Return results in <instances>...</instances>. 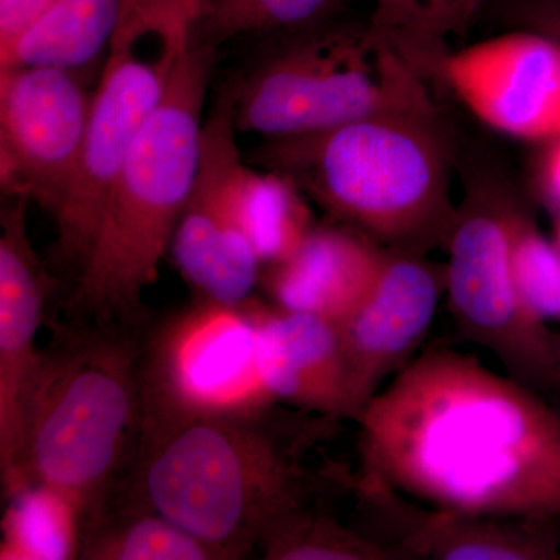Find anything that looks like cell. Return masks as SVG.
<instances>
[{
	"label": "cell",
	"instance_id": "6da1fadb",
	"mask_svg": "<svg viewBox=\"0 0 560 560\" xmlns=\"http://www.w3.org/2000/svg\"><path fill=\"white\" fill-rule=\"evenodd\" d=\"M363 495L488 517H560V415L470 353L423 350L353 419Z\"/></svg>",
	"mask_w": 560,
	"mask_h": 560
},
{
	"label": "cell",
	"instance_id": "7a4b0ae2",
	"mask_svg": "<svg viewBox=\"0 0 560 560\" xmlns=\"http://www.w3.org/2000/svg\"><path fill=\"white\" fill-rule=\"evenodd\" d=\"M308 430L282 419L278 405L142 412L135 455L108 503L147 508L232 560L246 558L272 523L308 501L311 475L298 444Z\"/></svg>",
	"mask_w": 560,
	"mask_h": 560
},
{
	"label": "cell",
	"instance_id": "3957f363",
	"mask_svg": "<svg viewBox=\"0 0 560 560\" xmlns=\"http://www.w3.org/2000/svg\"><path fill=\"white\" fill-rule=\"evenodd\" d=\"M147 324L51 320L3 497L49 486L79 508L84 525L105 508L138 445Z\"/></svg>",
	"mask_w": 560,
	"mask_h": 560
},
{
	"label": "cell",
	"instance_id": "277c9868",
	"mask_svg": "<svg viewBox=\"0 0 560 560\" xmlns=\"http://www.w3.org/2000/svg\"><path fill=\"white\" fill-rule=\"evenodd\" d=\"M250 165L279 173L320 209L397 253L447 245L452 147L440 114L368 117L331 130L265 139Z\"/></svg>",
	"mask_w": 560,
	"mask_h": 560
},
{
	"label": "cell",
	"instance_id": "5b68a950",
	"mask_svg": "<svg viewBox=\"0 0 560 560\" xmlns=\"http://www.w3.org/2000/svg\"><path fill=\"white\" fill-rule=\"evenodd\" d=\"M215 58L217 47L198 40L180 55L113 184L88 259L60 302L62 318L149 323L142 294L156 282L194 187Z\"/></svg>",
	"mask_w": 560,
	"mask_h": 560
},
{
	"label": "cell",
	"instance_id": "8992f818",
	"mask_svg": "<svg viewBox=\"0 0 560 560\" xmlns=\"http://www.w3.org/2000/svg\"><path fill=\"white\" fill-rule=\"evenodd\" d=\"M224 91L238 132L265 139L368 117L438 113L427 77L371 27L305 28L260 55Z\"/></svg>",
	"mask_w": 560,
	"mask_h": 560
},
{
	"label": "cell",
	"instance_id": "52a82bcc",
	"mask_svg": "<svg viewBox=\"0 0 560 560\" xmlns=\"http://www.w3.org/2000/svg\"><path fill=\"white\" fill-rule=\"evenodd\" d=\"M517 205L500 187L467 189L445 245V293L464 340L488 349L515 381L547 389L560 363V335L530 318L515 290L511 221Z\"/></svg>",
	"mask_w": 560,
	"mask_h": 560
},
{
	"label": "cell",
	"instance_id": "ba28073f",
	"mask_svg": "<svg viewBox=\"0 0 560 560\" xmlns=\"http://www.w3.org/2000/svg\"><path fill=\"white\" fill-rule=\"evenodd\" d=\"M248 302L234 307L194 298L160 323L147 324L142 412H243L279 405L261 381Z\"/></svg>",
	"mask_w": 560,
	"mask_h": 560
},
{
	"label": "cell",
	"instance_id": "9c48e42d",
	"mask_svg": "<svg viewBox=\"0 0 560 560\" xmlns=\"http://www.w3.org/2000/svg\"><path fill=\"white\" fill-rule=\"evenodd\" d=\"M179 57L160 50L142 60L136 47H110L94 91L79 164L60 210L51 260L75 280L90 254L103 209L136 136L156 108Z\"/></svg>",
	"mask_w": 560,
	"mask_h": 560
},
{
	"label": "cell",
	"instance_id": "30bf717a",
	"mask_svg": "<svg viewBox=\"0 0 560 560\" xmlns=\"http://www.w3.org/2000/svg\"><path fill=\"white\" fill-rule=\"evenodd\" d=\"M79 75L54 68L0 70V187L54 219L68 194L90 124Z\"/></svg>",
	"mask_w": 560,
	"mask_h": 560
},
{
	"label": "cell",
	"instance_id": "8fae6325",
	"mask_svg": "<svg viewBox=\"0 0 560 560\" xmlns=\"http://www.w3.org/2000/svg\"><path fill=\"white\" fill-rule=\"evenodd\" d=\"M438 77L486 125L512 138H560V43L536 31L504 33L445 55Z\"/></svg>",
	"mask_w": 560,
	"mask_h": 560
},
{
	"label": "cell",
	"instance_id": "7c38bea8",
	"mask_svg": "<svg viewBox=\"0 0 560 560\" xmlns=\"http://www.w3.org/2000/svg\"><path fill=\"white\" fill-rule=\"evenodd\" d=\"M445 291V268L419 254L389 250L363 304L338 324L353 419L418 352Z\"/></svg>",
	"mask_w": 560,
	"mask_h": 560
},
{
	"label": "cell",
	"instance_id": "4fadbf2b",
	"mask_svg": "<svg viewBox=\"0 0 560 560\" xmlns=\"http://www.w3.org/2000/svg\"><path fill=\"white\" fill-rule=\"evenodd\" d=\"M0 212V474L9 485L20 456L22 422L43 350L39 327L58 280L33 249L28 201L7 198Z\"/></svg>",
	"mask_w": 560,
	"mask_h": 560
},
{
	"label": "cell",
	"instance_id": "5bb4252c",
	"mask_svg": "<svg viewBox=\"0 0 560 560\" xmlns=\"http://www.w3.org/2000/svg\"><path fill=\"white\" fill-rule=\"evenodd\" d=\"M265 388L278 404L327 419H353L348 366L338 324L248 302Z\"/></svg>",
	"mask_w": 560,
	"mask_h": 560
},
{
	"label": "cell",
	"instance_id": "9a60e30c",
	"mask_svg": "<svg viewBox=\"0 0 560 560\" xmlns=\"http://www.w3.org/2000/svg\"><path fill=\"white\" fill-rule=\"evenodd\" d=\"M389 249L348 224H315L300 248L261 268L268 302L341 324L377 283Z\"/></svg>",
	"mask_w": 560,
	"mask_h": 560
},
{
	"label": "cell",
	"instance_id": "2e32d148",
	"mask_svg": "<svg viewBox=\"0 0 560 560\" xmlns=\"http://www.w3.org/2000/svg\"><path fill=\"white\" fill-rule=\"evenodd\" d=\"M399 523L394 547L405 559L552 560L559 541L551 521L488 517L429 510L393 495L364 497Z\"/></svg>",
	"mask_w": 560,
	"mask_h": 560
},
{
	"label": "cell",
	"instance_id": "e0dca14e",
	"mask_svg": "<svg viewBox=\"0 0 560 560\" xmlns=\"http://www.w3.org/2000/svg\"><path fill=\"white\" fill-rule=\"evenodd\" d=\"M171 249L198 300L237 307L253 300L260 285L261 264L253 245L195 180Z\"/></svg>",
	"mask_w": 560,
	"mask_h": 560
},
{
	"label": "cell",
	"instance_id": "ac0fdd59",
	"mask_svg": "<svg viewBox=\"0 0 560 560\" xmlns=\"http://www.w3.org/2000/svg\"><path fill=\"white\" fill-rule=\"evenodd\" d=\"M121 0H50L5 51L0 70L54 68L79 75L109 55Z\"/></svg>",
	"mask_w": 560,
	"mask_h": 560
},
{
	"label": "cell",
	"instance_id": "d6986e66",
	"mask_svg": "<svg viewBox=\"0 0 560 560\" xmlns=\"http://www.w3.org/2000/svg\"><path fill=\"white\" fill-rule=\"evenodd\" d=\"M84 560H232L171 518L130 504L108 503L86 522Z\"/></svg>",
	"mask_w": 560,
	"mask_h": 560
},
{
	"label": "cell",
	"instance_id": "ffe728a7",
	"mask_svg": "<svg viewBox=\"0 0 560 560\" xmlns=\"http://www.w3.org/2000/svg\"><path fill=\"white\" fill-rule=\"evenodd\" d=\"M3 560L80 559L83 515L79 508L49 486H22L3 497Z\"/></svg>",
	"mask_w": 560,
	"mask_h": 560
},
{
	"label": "cell",
	"instance_id": "44dd1931",
	"mask_svg": "<svg viewBox=\"0 0 560 560\" xmlns=\"http://www.w3.org/2000/svg\"><path fill=\"white\" fill-rule=\"evenodd\" d=\"M257 550L267 560H401L399 548L348 528L304 503L272 523Z\"/></svg>",
	"mask_w": 560,
	"mask_h": 560
},
{
	"label": "cell",
	"instance_id": "7402d4cb",
	"mask_svg": "<svg viewBox=\"0 0 560 560\" xmlns=\"http://www.w3.org/2000/svg\"><path fill=\"white\" fill-rule=\"evenodd\" d=\"M370 27L388 38L429 79L436 75L445 43L459 35L482 0H372Z\"/></svg>",
	"mask_w": 560,
	"mask_h": 560
},
{
	"label": "cell",
	"instance_id": "603a6c76",
	"mask_svg": "<svg viewBox=\"0 0 560 560\" xmlns=\"http://www.w3.org/2000/svg\"><path fill=\"white\" fill-rule=\"evenodd\" d=\"M511 268L523 308L537 323H560V253L521 205L511 221Z\"/></svg>",
	"mask_w": 560,
	"mask_h": 560
},
{
	"label": "cell",
	"instance_id": "cb8c5ba5",
	"mask_svg": "<svg viewBox=\"0 0 560 560\" xmlns=\"http://www.w3.org/2000/svg\"><path fill=\"white\" fill-rule=\"evenodd\" d=\"M215 0H121L119 27L110 47H138L156 38L160 50L179 57L194 44Z\"/></svg>",
	"mask_w": 560,
	"mask_h": 560
},
{
	"label": "cell",
	"instance_id": "d4e9b609",
	"mask_svg": "<svg viewBox=\"0 0 560 560\" xmlns=\"http://www.w3.org/2000/svg\"><path fill=\"white\" fill-rule=\"evenodd\" d=\"M342 2L346 0H249L230 16L202 25L195 39L219 49L224 40L238 36L305 31Z\"/></svg>",
	"mask_w": 560,
	"mask_h": 560
},
{
	"label": "cell",
	"instance_id": "484cf974",
	"mask_svg": "<svg viewBox=\"0 0 560 560\" xmlns=\"http://www.w3.org/2000/svg\"><path fill=\"white\" fill-rule=\"evenodd\" d=\"M50 0H0V51L9 49Z\"/></svg>",
	"mask_w": 560,
	"mask_h": 560
},
{
	"label": "cell",
	"instance_id": "4316f807",
	"mask_svg": "<svg viewBox=\"0 0 560 560\" xmlns=\"http://www.w3.org/2000/svg\"><path fill=\"white\" fill-rule=\"evenodd\" d=\"M529 31L544 33L560 43V0H529L518 13Z\"/></svg>",
	"mask_w": 560,
	"mask_h": 560
},
{
	"label": "cell",
	"instance_id": "83f0119b",
	"mask_svg": "<svg viewBox=\"0 0 560 560\" xmlns=\"http://www.w3.org/2000/svg\"><path fill=\"white\" fill-rule=\"evenodd\" d=\"M539 187L544 200L555 210V215H558L560 213V138L550 140L541 156Z\"/></svg>",
	"mask_w": 560,
	"mask_h": 560
},
{
	"label": "cell",
	"instance_id": "f1b7e54d",
	"mask_svg": "<svg viewBox=\"0 0 560 560\" xmlns=\"http://www.w3.org/2000/svg\"><path fill=\"white\" fill-rule=\"evenodd\" d=\"M248 2L249 0H215L212 10H210L209 16L206 18L202 25L208 24V22L219 21L221 18L230 16L231 13H234V11H237Z\"/></svg>",
	"mask_w": 560,
	"mask_h": 560
},
{
	"label": "cell",
	"instance_id": "f546056e",
	"mask_svg": "<svg viewBox=\"0 0 560 560\" xmlns=\"http://www.w3.org/2000/svg\"><path fill=\"white\" fill-rule=\"evenodd\" d=\"M555 241L556 246H558L559 253H560V213L558 215H555Z\"/></svg>",
	"mask_w": 560,
	"mask_h": 560
},
{
	"label": "cell",
	"instance_id": "4dcf8cb0",
	"mask_svg": "<svg viewBox=\"0 0 560 560\" xmlns=\"http://www.w3.org/2000/svg\"><path fill=\"white\" fill-rule=\"evenodd\" d=\"M552 389H558L560 393V363L558 366V371H556L555 383H552Z\"/></svg>",
	"mask_w": 560,
	"mask_h": 560
}]
</instances>
